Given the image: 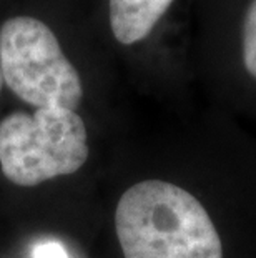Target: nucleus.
Wrapping results in <instances>:
<instances>
[{"label":"nucleus","mask_w":256,"mask_h":258,"mask_svg":"<svg viewBox=\"0 0 256 258\" xmlns=\"http://www.w3.org/2000/svg\"><path fill=\"white\" fill-rule=\"evenodd\" d=\"M115 230L125 258H223L201 202L163 180H143L120 197Z\"/></svg>","instance_id":"1"},{"label":"nucleus","mask_w":256,"mask_h":258,"mask_svg":"<svg viewBox=\"0 0 256 258\" xmlns=\"http://www.w3.org/2000/svg\"><path fill=\"white\" fill-rule=\"evenodd\" d=\"M89 158L81 117L60 107L14 112L0 120V168L19 186H35L72 175Z\"/></svg>","instance_id":"2"},{"label":"nucleus","mask_w":256,"mask_h":258,"mask_svg":"<svg viewBox=\"0 0 256 258\" xmlns=\"http://www.w3.org/2000/svg\"><path fill=\"white\" fill-rule=\"evenodd\" d=\"M0 69L4 84L35 108L77 110L83 97L81 79L47 24L29 15L0 27Z\"/></svg>","instance_id":"3"},{"label":"nucleus","mask_w":256,"mask_h":258,"mask_svg":"<svg viewBox=\"0 0 256 258\" xmlns=\"http://www.w3.org/2000/svg\"><path fill=\"white\" fill-rule=\"evenodd\" d=\"M175 0H108L110 27L122 45L148 37Z\"/></svg>","instance_id":"4"},{"label":"nucleus","mask_w":256,"mask_h":258,"mask_svg":"<svg viewBox=\"0 0 256 258\" xmlns=\"http://www.w3.org/2000/svg\"><path fill=\"white\" fill-rule=\"evenodd\" d=\"M243 63L256 79V0H251L243 20Z\"/></svg>","instance_id":"5"},{"label":"nucleus","mask_w":256,"mask_h":258,"mask_svg":"<svg viewBox=\"0 0 256 258\" xmlns=\"http://www.w3.org/2000/svg\"><path fill=\"white\" fill-rule=\"evenodd\" d=\"M32 258H70V255L58 241L42 240L32 248Z\"/></svg>","instance_id":"6"},{"label":"nucleus","mask_w":256,"mask_h":258,"mask_svg":"<svg viewBox=\"0 0 256 258\" xmlns=\"http://www.w3.org/2000/svg\"><path fill=\"white\" fill-rule=\"evenodd\" d=\"M4 87V77H2V69H0V90H2Z\"/></svg>","instance_id":"7"}]
</instances>
